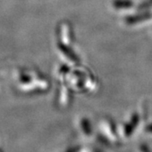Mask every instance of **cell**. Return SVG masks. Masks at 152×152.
I'll return each mask as SVG.
<instances>
[{
	"instance_id": "1",
	"label": "cell",
	"mask_w": 152,
	"mask_h": 152,
	"mask_svg": "<svg viewBox=\"0 0 152 152\" xmlns=\"http://www.w3.org/2000/svg\"><path fill=\"white\" fill-rule=\"evenodd\" d=\"M114 6H116V7H131L132 3L128 0H117L114 2Z\"/></svg>"
}]
</instances>
